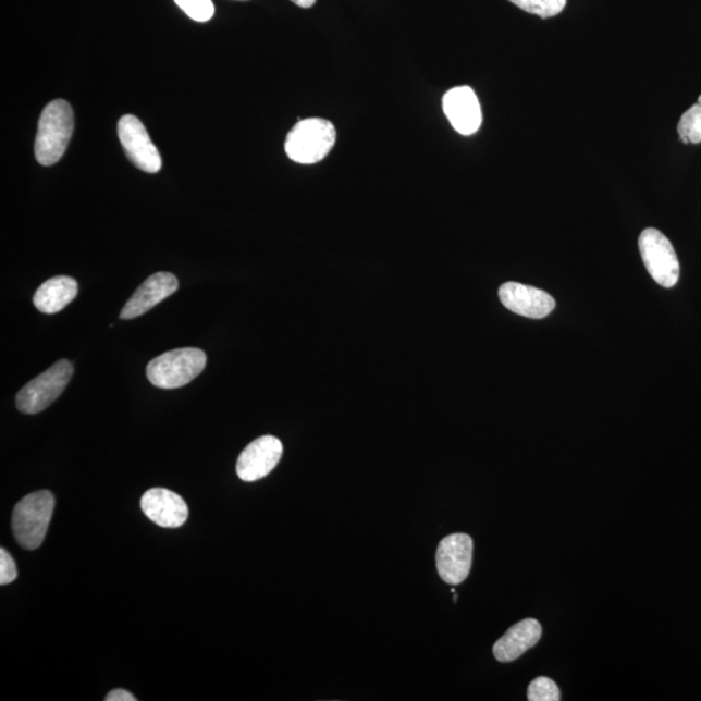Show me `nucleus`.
<instances>
[{
    "label": "nucleus",
    "instance_id": "nucleus-16",
    "mask_svg": "<svg viewBox=\"0 0 701 701\" xmlns=\"http://www.w3.org/2000/svg\"><path fill=\"white\" fill-rule=\"evenodd\" d=\"M678 134L684 144H700L701 142V96L698 103L687 110L678 123Z\"/></svg>",
    "mask_w": 701,
    "mask_h": 701
},
{
    "label": "nucleus",
    "instance_id": "nucleus-13",
    "mask_svg": "<svg viewBox=\"0 0 701 701\" xmlns=\"http://www.w3.org/2000/svg\"><path fill=\"white\" fill-rule=\"evenodd\" d=\"M177 288L179 281L172 273L160 272L150 275L126 302L120 319L133 320L151 311L155 306L177 292Z\"/></svg>",
    "mask_w": 701,
    "mask_h": 701
},
{
    "label": "nucleus",
    "instance_id": "nucleus-4",
    "mask_svg": "<svg viewBox=\"0 0 701 701\" xmlns=\"http://www.w3.org/2000/svg\"><path fill=\"white\" fill-rule=\"evenodd\" d=\"M336 132L325 119L300 120L287 134V157L299 164H315L325 159L335 145Z\"/></svg>",
    "mask_w": 701,
    "mask_h": 701
},
{
    "label": "nucleus",
    "instance_id": "nucleus-9",
    "mask_svg": "<svg viewBox=\"0 0 701 701\" xmlns=\"http://www.w3.org/2000/svg\"><path fill=\"white\" fill-rule=\"evenodd\" d=\"M283 453L279 438L265 435L249 443L239 455L237 475L242 481L255 482L267 477L278 467Z\"/></svg>",
    "mask_w": 701,
    "mask_h": 701
},
{
    "label": "nucleus",
    "instance_id": "nucleus-11",
    "mask_svg": "<svg viewBox=\"0 0 701 701\" xmlns=\"http://www.w3.org/2000/svg\"><path fill=\"white\" fill-rule=\"evenodd\" d=\"M443 110L451 125L463 136H471L482 124V111L469 86L454 87L443 98Z\"/></svg>",
    "mask_w": 701,
    "mask_h": 701
},
{
    "label": "nucleus",
    "instance_id": "nucleus-17",
    "mask_svg": "<svg viewBox=\"0 0 701 701\" xmlns=\"http://www.w3.org/2000/svg\"><path fill=\"white\" fill-rule=\"evenodd\" d=\"M509 2L518 9L543 19L558 15L566 5V0H509Z\"/></svg>",
    "mask_w": 701,
    "mask_h": 701
},
{
    "label": "nucleus",
    "instance_id": "nucleus-14",
    "mask_svg": "<svg viewBox=\"0 0 701 701\" xmlns=\"http://www.w3.org/2000/svg\"><path fill=\"white\" fill-rule=\"evenodd\" d=\"M542 637V626L534 618H526L515 624L494 644L497 662L512 663L534 647Z\"/></svg>",
    "mask_w": 701,
    "mask_h": 701
},
{
    "label": "nucleus",
    "instance_id": "nucleus-8",
    "mask_svg": "<svg viewBox=\"0 0 701 701\" xmlns=\"http://www.w3.org/2000/svg\"><path fill=\"white\" fill-rule=\"evenodd\" d=\"M474 562V539L468 534L443 538L436 550V569L443 582L460 585L468 578Z\"/></svg>",
    "mask_w": 701,
    "mask_h": 701
},
{
    "label": "nucleus",
    "instance_id": "nucleus-10",
    "mask_svg": "<svg viewBox=\"0 0 701 701\" xmlns=\"http://www.w3.org/2000/svg\"><path fill=\"white\" fill-rule=\"evenodd\" d=\"M499 298L511 312L537 320L548 317L556 306L554 298L543 290L517 282L504 283L499 288Z\"/></svg>",
    "mask_w": 701,
    "mask_h": 701
},
{
    "label": "nucleus",
    "instance_id": "nucleus-7",
    "mask_svg": "<svg viewBox=\"0 0 701 701\" xmlns=\"http://www.w3.org/2000/svg\"><path fill=\"white\" fill-rule=\"evenodd\" d=\"M118 133L127 159L138 170L146 173H158L161 170L163 161L159 150L139 119L133 114H125L119 120Z\"/></svg>",
    "mask_w": 701,
    "mask_h": 701
},
{
    "label": "nucleus",
    "instance_id": "nucleus-21",
    "mask_svg": "<svg viewBox=\"0 0 701 701\" xmlns=\"http://www.w3.org/2000/svg\"><path fill=\"white\" fill-rule=\"evenodd\" d=\"M130 691L118 689L113 690L106 697V701H136Z\"/></svg>",
    "mask_w": 701,
    "mask_h": 701
},
{
    "label": "nucleus",
    "instance_id": "nucleus-18",
    "mask_svg": "<svg viewBox=\"0 0 701 701\" xmlns=\"http://www.w3.org/2000/svg\"><path fill=\"white\" fill-rule=\"evenodd\" d=\"M528 699L530 701H558L562 699L557 685L548 677H539L529 686Z\"/></svg>",
    "mask_w": 701,
    "mask_h": 701
},
{
    "label": "nucleus",
    "instance_id": "nucleus-12",
    "mask_svg": "<svg viewBox=\"0 0 701 701\" xmlns=\"http://www.w3.org/2000/svg\"><path fill=\"white\" fill-rule=\"evenodd\" d=\"M140 508L150 520L161 528L175 529L188 517L187 505L179 494L167 489H151L140 499Z\"/></svg>",
    "mask_w": 701,
    "mask_h": 701
},
{
    "label": "nucleus",
    "instance_id": "nucleus-19",
    "mask_svg": "<svg viewBox=\"0 0 701 701\" xmlns=\"http://www.w3.org/2000/svg\"><path fill=\"white\" fill-rule=\"evenodd\" d=\"M188 17L198 23H206L214 15L212 0H174Z\"/></svg>",
    "mask_w": 701,
    "mask_h": 701
},
{
    "label": "nucleus",
    "instance_id": "nucleus-3",
    "mask_svg": "<svg viewBox=\"0 0 701 701\" xmlns=\"http://www.w3.org/2000/svg\"><path fill=\"white\" fill-rule=\"evenodd\" d=\"M206 364L205 350L199 348L168 350L148 362L147 379L160 389H179L197 379Z\"/></svg>",
    "mask_w": 701,
    "mask_h": 701
},
{
    "label": "nucleus",
    "instance_id": "nucleus-22",
    "mask_svg": "<svg viewBox=\"0 0 701 701\" xmlns=\"http://www.w3.org/2000/svg\"><path fill=\"white\" fill-rule=\"evenodd\" d=\"M292 2L296 5L302 7V9H311V7L316 3V0H292Z\"/></svg>",
    "mask_w": 701,
    "mask_h": 701
},
{
    "label": "nucleus",
    "instance_id": "nucleus-20",
    "mask_svg": "<svg viewBox=\"0 0 701 701\" xmlns=\"http://www.w3.org/2000/svg\"><path fill=\"white\" fill-rule=\"evenodd\" d=\"M17 578L16 563L5 549L0 550V585H10Z\"/></svg>",
    "mask_w": 701,
    "mask_h": 701
},
{
    "label": "nucleus",
    "instance_id": "nucleus-1",
    "mask_svg": "<svg viewBox=\"0 0 701 701\" xmlns=\"http://www.w3.org/2000/svg\"><path fill=\"white\" fill-rule=\"evenodd\" d=\"M74 130L72 107L63 99L53 100L40 114L35 152L40 165L57 164L70 145Z\"/></svg>",
    "mask_w": 701,
    "mask_h": 701
},
{
    "label": "nucleus",
    "instance_id": "nucleus-6",
    "mask_svg": "<svg viewBox=\"0 0 701 701\" xmlns=\"http://www.w3.org/2000/svg\"><path fill=\"white\" fill-rule=\"evenodd\" d=\"M638 244L651 278L660 286H676L679 280V261L671 241L657 229L649 227L640 234Z\"/></svg>",
    "mask_w": 701,
    "mask_h": 701
},
{
    "label": "nucleus",
    "instance_id": "nucleus-2",
    "mask_svg": "<svg viewBox=\"0 0 701 701\" xmlns=\"http://www.w3.org/2000/svg\"><path fill=\"white\" fill-rule=\"evenodd\" d=\"M53 508L56 496L47 490L33 492L16 504L12 515V530L22 548L32 551L44 543Z\"/></svg>",
    "mask_w": 701,
    "mask_h": 701
},
{
    "label": "nucleus",
    "instance_id": "nucleus-5",
    "mask_svg": "<svg viewBox=\"0 0 701 701\" xmlns=\"http://www.w3.org/2000/svg\"><path fill=\"white\" fill-rule=\"evenodd\" d=\"M73 376V366L69 360H59L42 374L36 377L19 391L16 406L20 413L37 415L50 407L58 399Z\"/></svg>",
    "mask_w": 701,
    "mask_h": 701
},
{
    "label": "nucleus",
    "instance_id": "nucleus-15",
    "mask_svg": "<svg viewBox=\"0 0 701 701\" xmlns=\"http://www.w3.org/2000/svg\"><path fill=\"white\" fill-rule=\"evenodd\" d=\"M77 294L78 283L76 280L66 278V275H58L37 288L33 303L39 312L53 315L63 311L70 303L76 299Z\"/></svg>",
    "mask_w": 701,
    "mask_h": 701
}]
</instances>
